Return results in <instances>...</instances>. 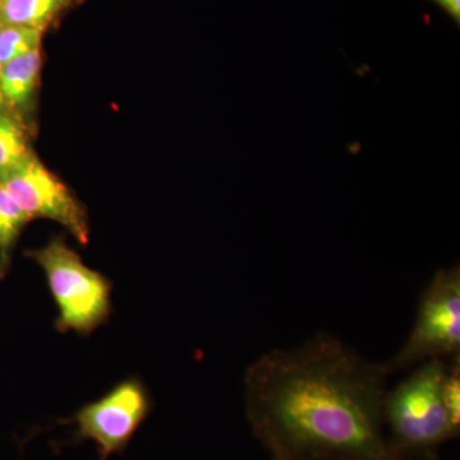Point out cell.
I'll return each mask as SVG.
<instances>
[{
    "label": "cell",
    "mask_w": 460,
    "mask_h": 460,
    "mask_svg": "<svg viewBox=\"0 0 460 460\" xmlns=\"http://www.w3.org/2000/svg\"><path fill=\"white\" fill-rule=\"evenodd\" d=\"M2 62H0V74H2ZM4 104V99H3L2 91H0V107Z\"/></svg>",
    "instance_id": "16"
},
{
    "label": "cell",
    "mask_w": 460,
    "mask_h": 460,
    "mask_svg": "<svg viewBox=\"0 0 460 460\" xmlns=\"http://www.w3.org/2000/svg\"><path fill=\"white\" fill-rule=\"evenodd\" d=\"M389 375L341 339L317 332L262 354L244 374L251 429L271 456L407 460L387 445Z\"/></svg>",
    "instance_id": "1"
},
{
    "label": "cell",
    "mask_w": 460,
    "mask_h": 460,
    "mask_svg": "<svg viewBox=\"0 0 460 460\" xmlns=\"http://www.w3.org/2000/svg\"><path fill=\"white\" fill-rule=\"evenodd\" d=\"M460 357V269L436 272L420 296L416 321L407 341L387 361L386 374L410 370L429 359Z\"/></svg>",
    "instance_id": "4"
},
{
    "label": "cell",
    "mask_w": 460,
    "mask_h": 460,
    "mask_svg": "<svg viewBox=\"0 0 460 460\" xmlns=\"http://www.w3.org/2000/svg\"><path fill=\"white\" fill-rule=\"evenodd\" d=\"M41 68L40 48L5 63L0 74L3 99L12 107H22L31 98Z\"/></svg>",
    "instance_id": "7"
},
{
    "label": "cell",
    "mask_w": 460,
    "mask_h": 460,
    "mask_svg": "<svg viewBox=\"0 0 460 460\" xmlns=\"http://www.w3.org/2000/svg\"><path fill=\"white\" fill-rule=\"evenodd\" d=\"M441 9H444L450 17L459 23L460 21V0H431Z\"/></svg>",
    "instance_id": "13"
},
{
    "label": "cell",
    "mask_w": 460,
    "mask_h": 460,
    "mask_svg": "<svg viewBox=\"0 0 460 460\" xmlns=\"http://www.w3.org/2000/svg\"><path fill=\"white\" fill-rule=\"evenodd\" d=\"M444 401L454 429L460 432V357L447 361L444 380Z\"/></svg>",
    "instance_id": "12"
},
{
    "label": "cell",
    "mask_w": 460,
    "mask_h": 460,
    "mask_svg": "<svg viewBox=\"0 0 460 460\" xmlns=\"http://www.w3.org/2000/svg\"><path fill=\"white\" fill-rule=\"evenodd\" d=\"M27 256L41 266L59 310L57 329L90 334L111 314V286L100 272L87 268L62 238H53L40 250Z\"/></svg>",
    "instance_id": "3"
},
{
    "label": "cell",
    "mask_w": 460,
    "mask_h": 460,
    "mask_svg": "<svg viewBox=\"0 0 460 460\" xmlns=\"http://www.w3.org/2000/svg\"><path fill=\"white\" fill-rule=\"evenodd\" d=\"M447 368L445 359H429L394 389L386 390L384 423L389 428L387 445L395 456L404 458L458 438L444 401Z\"/></svg>",
    "instance_id": "2"
},
{
    "label": "cell",
    "mask_w": 460,
    "mask_h": 460,
    "mask_svg": "<svg viewBox=\"0 0 460 460\" xmlns=\"http://www.w3.org/2000/svg\"><path fill=\"white\" fill-rule=\"evenodd\" d=\"M150 399L141 381H123L75 414L78 438L98 445L102 460L120 452L146 419Z\"/></svg>",
    "instance_id": "6"
},
{
    "label": "cell",
    "mask_w": 460,
    "mask_h": 460,
    "mask_svg": "<svg viewBox=\"0 0 460 460\" xmlns=\"http://www.w3.org/2000/svg\"><path fill=\"white\" fill-rule=\"evenodd\" d=\"M0 186L30 219L44 217L65 226L78 242H89L90 228L84 206L54 172L31 153L0 171Z\"/></svg>",
    "instance_id": "5"
},
{
    "label": "cell",
    "mask_w": 460,
    "mask_h": 460,
    "mask_svg": "<svg viewBox=\"0 0 460 460\" xmlns=\"http://www.w3.org/2000/svg\"><path fill=\"white\" fill-rule=\"evenodd\" d=\"M30 217L0 186V279L4 278L11 262V251Z\"/></svg>",
    "instance_id": "9"
},
{
    "label": "cell",
    "mask_w": 460,
    "mask_h": 460,
    "mask_svg": "<svg viewBox=\"0 0 460 460\" xmlns=\"http://www.w3.org/2000/svg\"><path fill=\"white\" fill-rule=\"evenodd\" d=\"M42 31L25 26H5L0 30V62L2 65L40 48Z\"/></svg>",
    "instance_id": "10"
},
{
    "label": "cell",
    "mask_w": 460,
    "mask_h": 460,
    "mask_svg": "<svg viewBox=\"0 0 460 460\" xmlns=\"http://www.w3.org/2000/svg\"><path fill=\"white\" fill-rule=\"evenodd\" d=\"M411 456H416V460H441L438 454L436 453V449L420 450V452L411 453ZM405 459L410 460L407 456H405Z\"/></svg>",
    "instance_id": "14"
},
{
    "label": "cell",
    "mask_w": 460,
    "mask_h": 460,
    "mask_svg": "<svg viewBox=\"0 0 460 460\" xmlns=\"http://www.w3.org/2000/svg\"><path fill=\"white\" fill-rule=\"evenodd\" d=\"M272 460H352L330 456H272Z\"/></svg>",
    "instance_id": "15"
},
{
    "label": "cell",
    "mask_w": 460,
    "mask_h": 460,
    "mask_svg": "<svg viewBox=\"0 0 460 460\" xmlns=\"http://www.w3.org/2000/svg\"><path fill=\"white\" fill-rule=\"evenodd\" d=\"M72 0H0V22L44 30Z\"/></svg>",
    "instance_id": "8"
},
{
    "label": "cell",
    "mask_w": 460,
    "mask_h": 460,
    "mask_svg": "<svg viewBox=\"0 0 460 460\" xmlns=\"http://www.w3.org/2000/svg\"><path fill=\"white\" fill-rule=\"evenodd\" d=\"M22 129L11 117L0 114V171L29 155Z\"/></svg>",
    "instance_id": "11"
}]
</instances>
